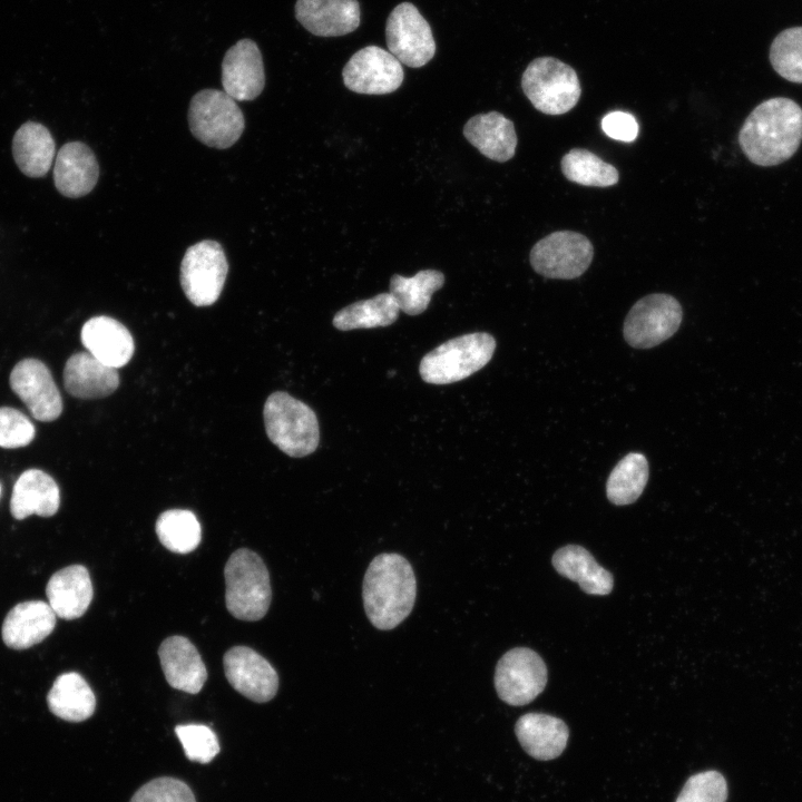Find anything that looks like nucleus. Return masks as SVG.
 <instances>
[{"instance_id": "21", "label": "nucleus", "mask_w": 802, "mask_h": 802, "mask_svg": "<svg viewBox=\"0 0 802 802\" xmlns=\"http://www.w3.org/2000/svg\"><path fill=\"white\" fill-rule=\"evenodd\" d=\"M56 626V614L42 600L16 605L2 624V639L12 649H27L43 640Z\"/></svg>"}, {"instance_id": "24", "label": "nucleus", "mask_w": 802, "mask_h": 802, "mask_svg": "<svg viewBox=\"0 0 802 802\" xmlns=\"http://www.w3.org/2000/svg\"><path fill=\"white\" fill-rule=\"evenodd\" d=\"M49 605L56 616L76 619L88 609L94 590L89 573L81 565H71L55 573L46 587Z\"/></svg>"}, {"instance_id": "18", "label": "nucleus", "mask_w": 802, "mask_h": 802, "mask_svg": "<svg viewBox=\"0 0 802 802\" xmlns=\"http://www.w3.org/2000/svg\"><path fill=\"white\" fill-rule=\"evenodd\" d=\"M159 662L167 683L179 691L197 694L207 672L196 647L184 636L164 639L158 649Z\"/></svg>"}, {"instance_id": "34", "label": "nucleus", "mask_w": 802, "mask_h": 802, "mask_svg": "<svg viewBox=\"0 0 802 802\" xmlns=\"http://www.w3.org/2000/svg\"><path fill=\"white\" fill-rule=\"evenodd\" d=\"M564 176L584 186L607 187L618 182V170L584 148H573L560 162Z\"/></svg>"}, {"instance_id": "36", "label": "nucleus", "mask_w": 802, "mask_h": 802, "mask_svg": "<svg viewBox=\"0 0 802 802\" xmlns=\"http://www.w3.org/2000/svg\"><path fill=\"white\" fill-rule=\"evenodd\" d=\"M175 733L183 745L185 755L193 762L209 763L219 752L217 736L206 725H177Z\"/></svg>"}, {"instance_id": "40", "label": "nucleus", "mask_w": 802, "mask_h": 802, "mask_svg": "<svg viewBox=\"0 0 802 802\" xmlns=\"http://www.w3.org/2000/svg\"><path fill=\"white\" fill-rule=\"evenodd\" d=\"M602 128L608 137L620 141H633L638 134L635 117L624 111L607 114L602 120Z\"/></svg>"}, {"instance_id": "28", "label": "nucleus", "mask_w": 802, "mask_h": 802, "mask_svg": "<svg viewBox=\"0 0 802 802\" xmlns=\"http://www.w3.org/2000/svg\"><path fill=\"white\" fill-rule=\"evenodd\" d=\"M12 154L17 166L29 177L45 176L55 156V141L41 124L27 121L16 131Z\"/></svg>"}, {"instance_id": "33", "label": "nucleus", "mask_w": 802, "mask_h": 802, "mask_svg": "<svg viewBox=\"0 0 802 802\" xmlns=\"http://www.w3.org/2000/svg\"><path fill=\"white\" fill-rule=\"evenodd\" d=\"M155 530L160 544L178 554L193 551L202 538V529L196 516L185 509H169L160 514Z\"/></svg>"}, {"instance_id": "4", "label": "nucleus", "mask_w": 802, "mask_h": 802, "mask_svg": "<svg viewBox=\"0 0 802 802\" xmlns=\"http://www.w3.org/2000/svg\"><path fill=\"white\" fill-rule=\"evenodd\" d=\"M263 414L267 437L287 456L305 457L317 448V418L304 402L277 391L266 399Z\"/></svg>"}, {"instance_id": "9", "label": "nucleus", "mask_w": 802, "mask_h": 802, "mask_svg": "<svg viewBox=\"0 0 802 802\" xmlns=\"http://www.w3.org/2000/svg\"><path fill=\"white\" fill-rule=\"evenodd\" d=\"M682 317V306L674 296L653 293L638 300L629 310L623 334L633 348L649 349L671 338L678 330Z\"/></svg>"}, {"instance_id": "3", "label": "nucleus", "mask_w": 802, "mask_h": 802, "mask_svg": "<svg viewBox=\"0 0 802 802\" xmlns=\"http://www.w3.org/2000/svg\"><path fill=\"white\" fill-rule=\"evenodd\" d=\"M225 603L232 616L255 622L268 610L272 590L267 568L254 551L241 548L228 558L225 568Z\"/></svg>"}, {"instance_id": "32", "label": "nucleus", "mask_w": 802, "mask_h": 802, "mask_svg": "<svg viewBox=\"0 0 802 802\" xmlns=\"http://www.w3.org/2000/svg\"><path fill=\"white\" fill-rule=\"evenodd\" d=\"M648 480V462L644 454L632 452L612 470L606 492L610 502L624 506L635 502Z\"/></svg>"}, {"instance_id": "5", "label": "nucleus", "mask_w": 802, "mask_h": 802, "mask_svg": "<svg viewBox=\"0 0 802 802\" xmlns=\"http://www.w3.org/2000/svg\"><path fill=\"white\" fill-rule=\"evenodd\" d=\"M495 349L496 341L489 333L460 335L426 354L419 372L427 383L458 382L482 369L491 360Z\"/></svg>"}, {"instance_id": "25", "label": "nucleus", "mask_w": 802, "mask_h": 802, "mask_svg": "<svg viewBox=\"0 0 802 802\" xmlns=\"http://www.w3.org/2000/svg\"><path fill=\"white\" fill-rule=\"evenodd\" d=\"M60 505V491L57 482L48 473L29 469L16 481L11 501V515L22 520L31 515L53 516Z\"/></svg>"}, {"instance_id": "12", "label": "nucleus", "mask_w": 802, "mask_h": 802, "mask_svg": "<svg viewBox=\"0 0 802 802\" xmlns=\"http://www.w3.org/2000/svg\"><path fill=\"white\" fill-rule=\"evenodd\" d=\"M389 51L403 65L419 68L436 53V42L428 21L410 2L398 4L385 25Z\"/></svg>"}, {"instance_id": "8", "label": "nucleus", "mask_w": 802, "mask_h": 802, "mask_svg": "<svg viewBox=\"0 0 802 802\" xmlns=\"http://www.w3.org/2000/svg\"><path fill=\"white\" fill-rule=\"evenodd\" d=\"M228 272L223 247L212 239L188 247L180 263V285L186 297L196 306L217 301Z\"/></svg>"}, {"instance_id": "35", "label": "nucleus", "mask_w": 802, "mask_h": 802, "mask_svg": "<svg viewBox=\"0 0 802 802\" xmlns=\"http://www.w3.org/2000/svg\"><path fill=\"white\" fill-rule=\"evenodd\" d=\"M770 61L782 78L802 84V27L785 29L775 37Z\"/></svg>"}, {"instance_id": "39", "label": "nucleus", "mask_w": 802, "mask_h": 802, "mask_svg": "<svg viewBox=\"0 0 802 802\" xmlns=\"http://www.w3.org/2000/svg\"><path fill=\"white\" fill-rule=\"evenodd\" d=\"M35 426L21 411L0 408V447L14 449L28 446L35 438Z\"/></svg>"}, {"instance_id": "6", "label": "nucleus", "mask_w": 802, "mask_h": 802, "mask_svg": "<svg viewBox=\"0 0 802 802\" xmlns=\"http://www.w3.org/2000/svg\"><path fill=\"white\" fill-rule=\"evenodd\" d=\"M521 88L532 106L546 115L568 113L581 94L576 71L552 57L534 59L522 74Z\"/></svg>"}, {"instance_id": "23", "label": "nucleus", "mask_w": 802, "mask_h": 802, "mask_svg": "<svg viewBox=\"0 0 802 802\" xmlns=\"http://www.w3.org/2000/svg\"><path fill=\"white\" fill-rule=\"evenodd\" d=\"M67 392L79 399H100L119 385L117 369L108 366L88 352L72 354L63 369Z\"/></svg>"}, {"instance_id": "38", "label": "nucleus", "mask_w": 802, "mask_h": 802, "mask_svg": "<svg viewBox=\"0 0 802 802\" xmlns=\"http://www.w3.org/2000/svg\"><path fill=\"white\" fill-rule=\"evenodd\" d=\"M130 802H196L192 789L182 780L163 776L139 788Z\"/></svg>"}, {"instance_id": "31", "label": "nucleus", "mask_w": 802, "mask_h": 802, "mask_svg": "<svg viewBox=\"0 0 802 802\" xmlns=\"http://www.w3.org/2000/svg\"><path fill=\"white\" fill-rule=\"evenodd\" d=\"M444 284V275L437 270H422L405 277L394 274L390 280V294L400 311L409 315L424 312L432 294Z\"/></svg>"}, {"instance_id": "7", "label": "nucleus", "mask_w": 802, "mask_h": 802, "mask_svg": "<svg viewBox=\"0 0 802 802\" xmlns=\"http://www.w3.org/2000/svg\"><path fill=\"white\" fill-rule=\"evenodd\" d=\"M188 124L199 141L218 149L234 145L245 126L243 113L235 100L218 89H204L192 98Z\"/></svg>"}, {"instance_id": "22", "label": "nucleus", "mask_w": 802, "mask_h": 802, "mask_svg": "<svg viewBox=\"0 0 802 802\" xmlns=\"http://www.w3.org/2000/svg\"><path fill=\"white\" fill-rule=\"evenodd\" d=\"M515 733L525 752L540 761L558 757L569 737L568 726L563 720L544 713L520 716Z\"/></svg>"}, {"instance_id": "16", "label": "nucleus", "mask_w": 802, "mask_h": 802, "mask_svg": "<svg viewBox=\"0 0 802 802\" xmlns=\"http://www.w3.org/2000/svg\"><path fill=\"white\" fill-rule=\"evenodd\" d=\"M222 85L234 100L255 99L264 89L265 72L262 53L251 39H241L225 53Z\"/></svg>"}, {"instance_id": "20", "label": "nucleus", "mask_w": 802, "mask_h": 802, "mask_svg": "<svg viewBox=\"0 0 802 802\" xmlns=\"http://www.w3.org/2000/svg\"><path fill=\"white\" fill-rule=\"evenodd\" d=\"M81 343L101 363L118 369L129 362L135 345L130 332L109 316H95L82 326Z\"/></svg>"}, {"instance_id": "1", "label": "nucleus", "mask_w": 802, "mask_h": 802, "mask_svg": "<svg viewBox=\"0 0 802 802\" xmlns=\"http://www.w3.org/2000/svg\"><path fill=\"white\" fill-rule=\"evenodd\" d=\"M802 141V108L786 97L757 105L744 120L739 144L747 159L763 167L791 158Z\"/></svg>"}, {"instance_id": "15", "label": "nucleus", "mask_w": 802, "mask_h": 802, "mask_svg": "<svg viewBox=\"0 0 802 802\" xmlns=\"http://www.w3.org/2000/svg\"><path fill=\"white\" fill-rule=\"evenodd\" d=\"M224 671L232 687L256 703L271 701L278 688V676L274 667L246 646L229 648L223 658Z\"/></svg>"}, {"instance_id": "27", "label": "nucleus", "mask_w": 802, "mask_h": 802, "mask_svg": "<svg viewBox=\"0 0 802 802\" xmlns=\"http://www.w3.org/2000/svg\"><path fill=\"white\" fill-rule=\"evenodd\" d=\"M551 561L561 576L576 581L589 595H608L613 589V575L581 546L567 545L559 548Z\"/></svg>"}, {"instance_id": "41", "label": "nucleus", "mask_w": 802, "mask_h": 802, "mask_svg": "<svg viewBox=\"0 0 802 802\" xmlns=\"http://www.w3.org/2000/svg\"><path fill=\"white\" fill-rule=\"evenodd\" d=\"M0 495H1V486H0Z\"/></svg>"}, {"instance_id": "11", "label": "nucleus", "mask_w": 802, "mask_h": 802, "mask_svg": "<svg viewBox=\"0 0 802 802\" xmlns=\"http://www.w3.org/2000/svg\"><path fill=\"white\" fill-rule=\"evenodd\" d=\"M493 682L501 701L521 706L532 702L545 689L547 667L535 651L516 647L498 661Z\"/></svg>"}, {"instance_id": "2", "label": "nucleus", "mask_w": 802, "mask_h": 802, "mask_svg": "<svg viewBox=\"0 0 802 802\" xmlns=\"http://www.w3.org/2000/svg\"><path fill=\"white\" fill-rule=\"evenodd\" d=\"M362 597L365 614L375 628L397 627L415 603L417 579L410 563L394 552L374 557L364 575Z\"/></svg>"}, {"instance_id": "10", "label": "nucleus", "mask_w": 802, "mask_h": 802, "mask_svg": "<svg viewBox=\"0 0 802 802\" xmlns=\"http://www.w3.org/2000/svg\"><path fill=\"white\" fill-rule=\"evenodd\" d=\"M594 256L591 242L573 231H557L538 241L530 251V264L535 272L558 280L580 276Z\"/></svg>"}, {"instance_id": "13", "label": "nucleus", "mask_w": 802, "mask_h": 802, "mask_svg": "<svg viewBox=\"0 0 802 802\" xmlns=\"http://www.w3.org/2000/svg\"><path fill=\"white\" fill-rule=\"evenodd\" d=\"M344 85L351 91L365 95H385L395 91L403 81L401 62L378 46L356 51L343 68Z\"/></svg>"}, {"instance_id": "30", "label": "nucleus", "mask_w": 802, "mask_h": 802, "mask_svg": "<svg viewBox=\"0 0 802 802\" xmlns=\"http://www.w3.org/2000/svg\"><path fill=\"white\" fill-rule=\"evenodd\" d=\"M400 309L390 293H380L369 300L354 302L333 317L338 330L372 329L388 326L395 322Z\"/></svg>"}, {"instance_id": "26", "label": "nucleus", "mask_w": 802, "mask_h": 802, "mask_svg": "<svg viewBox=\"0 0 802 802\" xmlns=\"http://www.w3.org/2000/svg\"><path fill=\"white\" fill-rule=\"evenodd\" d=\"M463 135L482 155L492 160L503 163L516 153L517 134L514 123L498 111L471 117L463 127Z\"/></svg>"}, {"instance_id": "37", "label": "nucleus", "mask_w": 802, "mask_h": 802, "mask_svg": "<svg viewBox=\"0 0 802 802\" xmlns=\"http://www.w3.org/2000/svg\"><path fill=\"white\" fill-rule=\"evenodd\" d=\"M727 783L717 771H704L692 775L684 784L675 802H725Z\"/></svg>"}, {"instance_id": "17", "label": "nucleus", "mask_w": 802, "mask_h": 802, "mask_svg": "<svg viewBox=\"0 0 802 802\" xmlns=\"http://www.w3.org/2000/svg\"><path fill=\"white\" fill-rule=\"evenodd\" d=\"M295 17L315 36L339 37L359 27L360 4L358 0H297Z\"/></svg>"}, {"instance_id": "19", "label": "nucleus", "mask_w": 802, "mask_h": 802, "mask_svg": "<svg viewBox=\"0 0 802 802\" xmlns=\"http://www.w3.org/2000/svg\"><path fill=\"white\" fill-rule=\"evenodd\" d=\"M99 166L92 150L84 143L70 141L58 151L53 166L57 189L77 198L90 193L97 184Z\"/></svg>"}, {"instance_id": "14", "label": "nucleus", "mask_w": 802, "mask_h": 802, "mask_svg": "<svg viewBox=\"0 0 802 802\" xmlns=\"http://www.w3.org/2000/svg\"><path fill=\"white\" fill-rule=\"evenodd\" d=\"M10 387L39 421L50 422L62 412V399L50 370L37 359H23L10 374Z\"/></svg>"}, {"instance_id": "29", "label": "nucleus", "mask_w": 802, "mask_h": 802, "mask_svg": "<svg viewBox=\"0 0 802 802\" xmlns=\"http://www.w3.org/2000/svg\"><path fill=\"white\" fill-rule=\"evenodd\" d=\"M50 712L68 722H82L89 718L96 708V697L78 673L61 674L53 682L47 695Z\"/></svg>"}]
</instances>
